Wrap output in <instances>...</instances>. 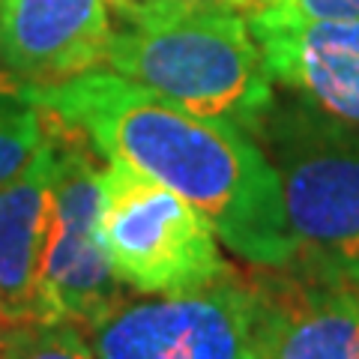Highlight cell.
Masks as SVG:
<instances>
[{
	"instance_id": "cell-1",
	"label": "cell",
	"mask_w": 359,
	"mask_h": 359,
	"mask_svg": "<svg viewBox=\"0 0 359 359\" xmlns=\"http://www.w3.org/2000/svg\"><path fill=\"white\" fill-rule=\"evenodd\" d=\"M33 105L78 129L105 159L138 168L186 198L252 266H285L297 257L282 183L249 132L198 117L105 66L33 87Z\"/></svg>"
},
{
	"instance_id": "cell-2",
	"label": "cell",
	"mask_w": 359,
	"mask_h": 359,
	"mask_svg": "<svg viewBox=\"0 0 359 359\" xmlns=\"http://www.w3.org/2000/svg\"><path fill=\"white\" fill-rule=\"evenodd\" d=\"M105 69L257 141L276 105V81L249 18L231 9L135 4L120 13Z\"/></svg>"
},
{
	"instance_id": "cell-3",
	"label": "cell",
	"mask_w": 359,
	"mask_h": 359,
	"mask_svg": "<svg viewBox=\"0 0 359 359\" xmlns=\"http://www.w3.org/2000/svg\"><path fill=\"white\" fill-rule=\"evenodd\" d=\"M273 162L297 255L359 264V129L309 99H276L257 135Z\"/></svg>"
},
{
	"instance_id": "cell-4",
	"label": "cell",
	"mask_w": 359,
	"mask_h": 359,
	"mask_svg": "<svg viewBox=\"0 0 359 359\" xmlns=\"http://www.w3.org/2000/svg\"><path fill=\"white\" fill-rule=\"evenodd\" d=\"M99 189L105 252L126 287L150 297L186 294L233 273L212 224L159 180L108 159Z\"/></svg>"
},
{
	"instance_id": "cell-5",
	"label": "cell",
	"mask_w": 359,
	"mask_h": 359,
	"mask_svg": "<svg viewBox=\"0 0 359 359\" xmlns=\"http://www.w3.org/2000/svg\"><path fill=\"white\" fill-rule=\"evenodd\" d=\"M99 171L102 168L93 159V144L54 117L51 222L33 323H69L84 330L126 299V285L117 278L102 240Z\"/></svg>"
},
{
	"instance_id": "cell-6",
	"label": "cell",
	"mask_w": 359,
	"mask_h": 359,
	"mask_svg": "<svg viewBox=\"0 0 359 359\" xmlns=\"http://www.w3.org/2000/svg\"><path fill=\"white\" fill-rule=\"evenodd\" d=\"M78 332L99 359H257L252 294L237 273L186 294L123 299Z\"/></svg>"
},
{
	"instance_id": "cell-7",
	"label": "cell",
	"mask_w": 359,
	"mask_h": 359,
	"mask_svg": "<svg viewBox=\"0 0 359 359\" xmlns=\"http://www.w3.org/2000/svg\"><path fill=\"white\" fill-rule=\"evenodd\" d=\"M257 359H359V297L314 257L245 276Z\"/></svg>"
},
{
	"instance_id": "cell-8",
	"label": "cell",
	"mask_w": 359,
	"mask_h": 359,
	"mask_svg": "<svg viewBox=\"0 0 359 359\" xmlns=\"http://www.w3.org/2000/svg\"><path fill=\"white\" fill-rule=\"evenodd\" d=\"M108 0H0V63L30 87H54L105 66Z\"/></svg>"
},
{
	"instance_id": "cell-9",
	"label": "cell",
	"mask_w": 359,
	"mask_h": 359,
	"mask_svg": "<svg viewBox=\"0 0 359 359\" xmlns=\"http://www.w3.org/2000/svg\"><path fill=\"white\" fill-rule=\"evenodd\" d=\"M245 18L273 81L359 129V21H294L273 9Z\"/></svg>"
},
{
	"instance_id": "cell-10",
	"label": "cell",
	"mask_w": 359,
	"mask_h": 359,
	"mask_svg": "<svg viewBox=\"0 0 359 359\" xmlns=\"http://www.w3.org/2000/svg\"><path fill=\"white\" fill-rule=\"evenodd\" d=\"M54 126L30 165L0 186V314L9 327L36 320L39 266L51 222Z\"/></svg>"
},
{
	"instance_id": "cell-11",
	"label": "cell",
	"mask_w": 359,
	"mask_h": 359,
	"mask_svg": "<svg viewBox=\"0 0 359 359\" xmlns=\"http://www.w3.org/2000/svg\"><path fill=\"white\" fill-rule=\"evenodd\" d=\"M51 111L33 102H0V186L18 177L51 138Z\"/></svg>"
},
{
	"instance_id": "cell-12",
	"label": "cell",
	"mask_w": 359,
	"mask_h": 359,
	"mask_svg": "<svg viewBox=\"0 0 359 359\" xmlns=\"http://www.w3.org/2000/svg\"><path fill=\"white\" fill-rule=\"evenodd\" d=\"M0 359H99L69 323H15L0 335Z\"/></svg>"
},
{
	"instance_id": "cell-13",
	"label": "cell",
	"mask_w": 359,
	"mask_h": 359,
	"mask_svg": "<svg viewBox=\"0 0 359 359\" xmlns=\"http://www.w3.org/2000/svg\"><path fill=\"white\" fill-rule=\"evenodd\" d=\"M266 9L294 21H359V0H269Z\"/></svg>"
},
{
	"instance_id": "cell-14",
	"label": "cell",
	"mask_w": 359,
	"mask_h": 359,
	"mask_svg": "<svg viewBox=\"0 0 359 359\" xmlns=\"http://www.w3.org/2000/svg\"><path fill=\"white\" fill-rule=\"evenodd\" d=\"M135 4H177V6H207V9H231V13L252 15L257 9H266L269 0H108V6L120 15L123 9Z\"/></svg>"
},
{
	"instance_id": "cell-15",
	"label": "cell",
	"mask_w": 359,
	"mask_h": 359,
	"mask_svg": "<svg viewBox=\"0 0 359 359\" xmlns=\"http://www.w3.org/2000/svg\"><path fill=\"white\" fill-rule=\"evenodd\" d=\"M0 102H33V87L0 63Z\"/></svg>"
},
{
	"instance_id": "cell-16",
	"label": "cell",
	"mask_w": 359,
	"mask_h": 359,
	"mask_svg": "<svg viewBox=\"0 0 359 359\" xmlns=\"http://www.w3.org/2000/svg\"><path fill=\"white\" fill-rule=\"evenodd\" d=\"M299 257H302V255H299ZM314 261H320V257H314ZM323 264H327L330 269H335V273H339L344 282L356 290V297H359V264H330V261H323Z\"/></svg>"
},
{
	"instance_id": "cell-17",
	"label": "cell",
	"mask_w": 359,
	"mask_h": 359,
	"mask_svg": "<svg viewBox=\"0 0 359 359\" xmlns=\"http://www.w3.org/2000/svg\"><path fill=\"white\" fill-rule=\"evenodd\" d=\"M9 327V323H6V318H4V314H0V335H4V330Z\"/></svg>"
}]
</instances>
